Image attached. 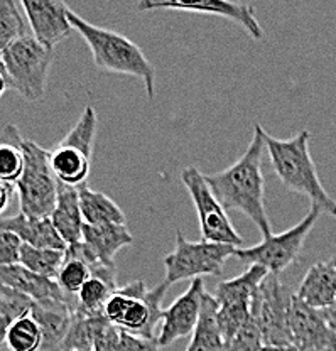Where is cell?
Listing matches in <instances>:
<instances>
[{"label": "cell", "mask_w": 336, "mask_h": 351, "mask_svg": "<svg viewBox=\"0 0 336 351\" xmlns=\"http://www.w3.org/2000/svg\"><path fill=\"white\" fill-rule=\"evenodd\" d=\"M264 132L261 123H255L254 135L243 156L225 171L206 174L204 179L226 211L235 210L245 215L265 239L272 235V226L265 211V184L262 174Z\"/></svg>", "instance_id": "6da1fadb"}, {"label": "cell", "mask_w": 336, "mask_h": 351, "mask_svg": "<svg viewBox=\"0 0 336 351\" xmlns=\"http://www.w3.org/2000/svg\"><path fill=\"white\" fill-rule=\"evenodd\" d=\"M309 130H301L291 138H276L264 132L265 149L269 152L274 173L284 188L311 199L323 213L336 218V201L326 193L317 176L316 166L309 152Z\"/></svg>", "instance_id": "7a4b0ae2"}, {"label": "cell", "mask_w": 336, "mask_h": 351, "mask_svg": "<svg viewBox=\"0 0 336 351\" xmlns=\"http://www.w3.org/2000/svg\"><path fill=\"white\" fill-rule=\"evenodd\" d=\"M68 16L73 29L78 31L80 36L88 44L95 66L100 71L117 73V75H127L142 80L149 100L154 98L156 68L137 44L119 32L90 24L71 9H69Z\"/></svg>", "instance_id": "3957f363"}, {"label": "cell", "mask_w": 336, "mask_h": 351, "mask_svg": "<svg viewBox=\"0 0 336 351\" xmlns=\"http://www.w3.org/2000/svg\"><path fill=\"white\" fill-rule=\"evenodd\" d=\"M171 285L164 280L154 289L145 287L144 280H134L119 287L108 299L104 316L115 328L130 335L154 338V328L163 317V302Z\"/></svg>", "instance_id": "277c9868"}, {"label": "cell", "mask_w": 336, "mask_h": 351, "mask_svg": "<svg viewBox=\"0 0 336 351\" xmlns=\"http://www.w3.org/2000/svg\"><path fill=\"white\" fill-rule=\"evenodd\" d=\"M24 171L16 184L21 213L49 218L56 204L58 179L51 169V152L32 141L23 142Z\"/></svg>", "instance_id": "5b68a950"}, {"label": "cell", "mask_w": 336, "mask_h": 351, "mask_svg": "<svg viewBox=\"0 0 336 351\" xmlns=\"http://www.w3.org/2000/svg\"><path fill=\"white\" fill-rule=\"evenodd\" d=\"M53 61L54 49L43 46L29 34L14 43L0 58L10 82V90L19 91L29 101L45 98Z\"/></svg>", "instance_id": "8992f818"}, {"label": "cell", "mask_w": 336, "mask_h": 351, "mask_svg": "<svg viewBox=\"0 0 336 351\" xmlns=\"http://www.w3.org/2000/svg\"><path fill=\"white\" fill-rule=\"evenodd\" d=\"M233 245L213 243V241H191L178 230L176 247L164 257L166 282L173 285L178 280H195L203 276H220L225 262L235 255Z\"/></svg>", "instance_id": "52a82bcc"}, {"label": "cell", "mask_w": 336, "mask_h": 351, "mask_svg": "<svg viewBox=\"0 0 336 351\" xmlns=\"http://www.w3.org/2000/svg\"><path fill=\"white\" fill-rule=\"evenodd\" d=\"M321 213L323 211L320 208L311 206L309 213L298 225H294L287 232L279 233V235L272 233L254 247L237 248L235 257L242 262L250 263V265L257 263V265L267 269L269 274L279 276L283 270H286L287 267L298 261L299 254L304 247V241L316 225Z\"/></svg>", "instance_id": "ba28073f"}, {"label": "cell", "mask_w": 336, "mask_h": 351, "mask_svg": "<svg viewBox=\"0 0 336 351\" xmlns=\"http://www.w3.org/2000/svg\"><path fill=\"white\" fill-rule=\"evenodd\" d=\"M181 182L188 189L189 196L195 203L200 219L202 240L242 248L243 239L239 235V232L226 215V210L208 186L204 174L200 173V169H196V167L188 166L182 169Z\"/></svg>", "instance_id": "9c48e42d"}, {"label": "cell", "mask_w": 336, "mask_h": 351, "mask_svg": "<svg viewBox=\"0 0 336 351\" xmlns=\"http://www.w3.org/2000/svg\"><path fill=\"white\" fill-rule=\"evenodd\" d=\"M292 295L280 284L279 276L269 274L252 299L250 316L262 332L264 346H292L289 309Z\"/></svg>", "instance_id": "30bf717a"}, {"label": "cell", "mask_w": 336, "mask_h": 351, "mask_svg": "<svg viewBox=\"0 0 336 351\" xmlns=\"http://www.w3.org/2000/svg\"><path fill=\"white\" fill-rule=\"evenodd\" d=\"M137 9L144 12L176 10V12L224 17V19L237 22L255 41H261L264 38V31L255 17V9L248 3L226 2V0H195V2L193 0H142L137 3Z\"/></svg>", "instance_id": "8fae6325"}, {"label": "cell", "mask_w": 336, "mask_h": 351, "mask_svg": "<svg viewBox=\"0 0 336 351\" xmlns=\"http://www.w3.org/2000/svg\"><path fill=\"white\" fill-rule=\"evenodd\" d=\"M292 346L298 351H336V329L324 311L314 309L292 295L289 309Z\"/></svg>", "instance_id": "7c38bea8"}, {"label": "cell", "mask_w": 336, "mask_h": 351, "mask_svg": "<svg viewBox=\"0 0 336 351\" xmlns=\"http://www.w3.org/2000/svg\"><path fill=\"white\" fill-rule=\"evenodd\" d=\"M21 7L31 25L32 38L49 49L75 31L69 22V7L61 0H23Z\"/></svg>", "instance_id": "4fadbf2b"}, {"label": "cell", "mask_w": 336, "mask_h": 351, "mask_svg": "<svg viewBox=\"0 0 336 351\" xmlns=\"http://www.w3.org/2000/svg\"><path fill=\"white\" fill-rule=\"evenodd\" d=\"M204 280L195 279L184 292L167 309H163V328L157 336L160 348L173 345L178 339L191 335L202 313V298L204 294Z\"/></svg>", "instance_id": "5bb4252c"}, {"label": "cell", "mask_w": 336, "mask_h": 351, "mask_svg": "<svg viewBox=\"0 0 336 351\" xmlns=\"http://www.w3.org/2000/svg\"><path fill=\"white\" fill-rule=\"evenodd\" d=\"M0 285L14 289L21 294L27 295L36 304H47V302L76 301V298H68L60 289L56 280L46 279L31 272L21 263L16 265H0Z\"/></svg>", "instance_id": "9a60e30c"}, {"label": "cell", "mask_w": 336, "mask_h": 351, "mask_svg": "<svg viewBox=\"0 0 336 351\" xmlns=\"http://www.w3.org/2000/svg\"><path fill=\"white\" fill-rule=\"evenodd\" d=\"M76 301L47 302L32 306L31 316L43 332L41 351H61L64 338L73 323Z\"/></svg>", "instance_id": "2e32d148"}, {"label": "cell", "mask_w": 336, "mask_h": 351, "mask_svg": "<svg viewBox=\"0 0 336 351\" xmlns=\"http://www.w3.org/2000/svg\"><path fill=\"white\" fill-rule=\"evenodd\" d=\"M51 221L56 228L58 235L63 239L64 243L75 245L83 240V221L82 206H80L78 188L67 186L58 181L56 204L51 213Z\"/></svg>", "instance_id": "e0dca14e"}, {"label": "cell", "mask_w": 336, "mask_h": 351, "mask_svg": "<svg viewBox=\"0 0 336 351\" xmlns=\"http://www.w3.org/2000/svg\"><path fill=\"white\" fill-rule=\"evenodd\" d=\"M0 230H7L19 237L25 245L36 248L64 252L68 245L58 235L51 218H29L19 213L16 217L0 218Z\"/></svg>", "instance_id": "ac0fdd59"}, {"label": "cell", "mask_w": 336, "mask_h": 351, "mask_svg": "<svg viewBox=\"0 0 336 351\" xmlns=\"http://www.w3.org/2000/svg\"><path fill=\"white\" fill-rule=\"evenodd\" d=\"M83 243L95 258L107 267H115L117 252L134 243L127 225H85Z\"/></svg>", "instance_id": "d6986e66"}, {"label": "cell", "mask_w": 336, "mask_h": 351, "mask_svg": "<svg viewBox=\"0 0 336 351\" xmlns=\"http://www.w3.org/2000/svg\"><path fill=\"white\" fill-rule=\"evenodd\" d=\"M296 298L314 309H328L336 299V269L328 262H317L309 267L299 284Z\"/></svg>", "instance_id": "ffe728a7"}, {"label": "cell", "mask_w": 336, "mask_h": 351, "mask_svg": "<svg viewBox=\"0 0 336 351\" xmlns=\"http://www.w3.org/2000/svg\"><path fill=\"white\" fill-rule=\"evenodd\" d=\"M218 304L215 298L208 292H204L202 298V313L196 323L193 338L189 341L186 351H230L224 332L218 326L217 319Z\"/></svg>", "instance_id": "44dd1931"}, {"label": "cell", "mask_w": 336, "mask_h": 351, "mask_svg": "<svg viewBox=\"0 0 336 351\" xmlns=\"http://www.w3.org/2000/svg\"><path fill=\"white\" fill-rule=\"evenodd\" d=\"M269 276V270L262 265H250L243 274L230 280H224L215 289V301L218 306L252 304L259 285Z\"/></svg>", "instance_id": "7402d4cb"}, {"label": "cell", "mask_w": 336, "mask_h": 351, "mask_svg": "<svg viewBox=\"0 0 336 351\" xmlns=\"http://www.w3.org/2000/svg\"><path fill=\"white\" fill-rule=\"evenodd\" d=\"M78 195L85 225H127L125 213L112 197L95 191L86 182L80 186Z\"/></svg>", "instance_id": "603a6c76"}, {"label": "cell", "mask_w": 336, "mask_h": 351, "mask_svg": "<svg viewBox=\"0 0 336 351\" xmlns=\"http://www.w3.org/2000/svg\"><path fill=\"white\" fill-rule=\"evenodd\" d=\"M91 157L69 145L60 144L51 151V169L60 182L73 188L85 184L90 174Z\"/></svg>", "instance_id": "cb8c5ba5"}, {"label": "cell", "mask_w": 336, "mask_h": 351, "mask_svg": "<svg viewBox=\"0 0 336 351\" xmlns=\"http://www.w3.org/2000/svg\"><path fill=\"white\" fill-rule=\"evenodd\" d=\"M23 142L16 125L0 127V182L14 188L24 171Z\"/></svg>", "instance_id": "d4e9b609"}, {"label": "cell", "mask_w": 336, "mask_h": 351, "mask_svg": "<svg viewBox=\"0 0 336 351\" xmlns=\"http://www.w3.org/2000/svg\"><path fill=\"white\" fill-rule=\"evenodd\" d=\"M105 316H82L73 314V323L64 338L61 351H91L100 332L108 326Z\"/></svg>", "instance_id": "484cf974"}, {"label": "cell", "mask_w": 336, "mask_h": 351, "mask_svg": "<svg viewBox=\"0 0 336 351\" xmlns=\"http://www.w3.org/2000/svg\"><path fill=\"white\" fill-rule=\"evenodd\" d=\"M34 301L14 289L0 285V350L5 345L7 332L16 321L29 316Z\"/></svg>", "instance_id": "4316f807"}, {"label": "cell", "mask_w": 336, "mask_h": 351, "mask_svg": "<svg viewBox=\"0 0 336 351\" xmlns=\"http://www.w3.org/2000/svg\"><path fill=\"white\" fill-rule=\"evenodd\" d=\"M19 263L31 272L46 279L56 280L61 267L64 263V252L49 250V248H36L31 245H23Z\"/></svg>", "instance_id": "83f0119b"}, {"label": "cell", "mask_w": 336, "mask_h": 351, "mask_svg": "<svg viewBox=\"0 0 336 351\" xmlns=\"http://www.w3.org/2000/svg\"><path fill=\"white\" fill-rule=\"evenodd\" d=\"M117 289L105 282L100 277L91 276L82 287L80 294L76 295L75 314L82 316H104L105 306H107L110 295Z\"/></svg>", "instance_id": "f1b7e54d"}, {"label": "cell", "mask_w": 336, "mask_h": 351, "mask_svg": "<svg viewBox=\"0 0 336 351\" xmlns=\"http://www.w3.org/2000/svg\"><path fill=\"white\" fill-rule=\"evenodd\" d=\"M19 9L21 2L0 0V58L14 43L27 36L23 12Z\"/></svg>", "instance_id": "f546056e"}, {"label": "cell", "mask_w": 336, "mask_h": 351, "mask_svg": "<svg viewBox=\"0 0 336 351\" xmlns=\"http://www.w3.org/2000/svg\"><path fill=\"white\" fill-rule=\"evenodd\" d=\"M5 346L10 351H41L43 332L31 314L10 326L5 338Z\"/></svg>", "instance_id": "4dcf8cb0"}, {"label": "cell", "mask_w": 336, "mask_h": 351, "mask_svg": "<svg viewBox=\"0 0 336 351\" xmlns=\"http://www.w3.org/2000/svg\"><path fill=\"white\" fill-rule=\"evenodd\" d=\"M98 129V119L95 113L93 107H86L83 110L82 117L76 122V125L68 132L67 137L61 141L63 145H69L78 151H82L85 156L91 157L93 154V144H95V135H97Z\"/></svg>", "instance_id": "1f68e13d"}, {"label": "cell", "mask_w": 336, "mask_h": 351, "mask_svg": "<svg viewBox=\"0 0 336 351\" xmlns=\"http://www.w3.org/2000/svg\"><path fill=\"white\" fill-rule=\"evenodd\" d=\"M90 277L91 270L85 262L80 261V258L64 257V263L58 274L56 282L68 298H76Z\"/></svg>", "instance_id": "d6a6232c"}, {"label": "cell", "mask_w": 336, "mask_h": 351, "mask_svg": "<svg viewBox=\"0 0 336 351\" xmlns=\"http://www.w3.org/2000/svg\"><path fill=\"white\" fill-rule=\"evenodd\" d=\"M262 348H264L262 332L254 317L250 316V319L243 324L230 343V351H262Z\"/></svg>", "instance_id": "836d02e7"}, {"label": "cell", "mask_w": 336, "mask_h": 351, "mask_svg": "<svg viewBox=\"0 0 336 351\" xmlns=\"http://www.w3.org/2000/svg\"><path fill=\"white\" fill-rule=\"evenodd\" d=\"M23 241L19 237L7 230H0V265H16L19 263Z\"/></svg>", "instance_id": "e575fe53"}, {"label": "cell", "mask_w": 336, "mask_h": 351, "mask_svg": "<svg viewBox=\"0 0 336 351\" xmlns=\"http://www.w3.org/2000/svg\"><path fill=\"white\" fill-rule=\"evenodd\" d=\"M117 351H159L157 339H147L120 329Z\"/></svg>", "instance_id": "d590c367"}, {"label": "cell", "mask_w": 336, "mask_h": 351, "mask_svg": "<svg viewBox=\"0 0 336 351\" xmlns=\"http://www.w3.org/2000/svg\"><path fill=\"white\" fill-rule=\"evenodd\" d=\"M119 336L120 329L113 326V324H108V326L100 332V336H98L97 341H95L93 350L91 351H117Z\"/></svg>", "instance_id": "8d00e7d4"}, {"label": "cell", "mask_w": 336, "mask_h": 351, "mask_svg": "<svg viewBox=\"0 0 336 351\" xmlns=\"http://www.w3.org/2000/svg\"><path fill=\"white\" fill-rule=\"evenodd\" d=\"M14 191H16V188H14V186L0 182V215H2L7 208H9L10 199H12V196H14Z\"/></svg>", "instance_id": "74e56055"}, {"label": "cell", "mask_w": 336, "mask_h": 351, "mask_svg": "<svg viewBox=\"0 0 336 351\" xmlns=\"http://www.w3.org/2000/svg\"><path fill=\"white\" fill-rule=\"evenodd\" d=\"M7 90H10V82L9 78H7L5 69H3L2 63H0V97H2Z\"/></svg>", "instance_id": "f35d334b"}, {"label": "cell", "mask_w": 336, "mask_h": 351, "mask_svg": "<svg viewBox=\"0 0 336 351\" xmlns=\"http://www.w3.org/2000/svg\"><path fill=\"white\" fill-rule=\"evenodd\" d=\"M324 316H326L328 323L331 324V328L336 329V299L333 304L328 307V309H324Z\"/></svg>", "instance_id": "ab89813d"}, {"label": "cell", "mask_w": 336, "mask_h": 351, "mask_svg": "<svg viewBox=\"0 0 336 351\" xmlns=\"http://www.w3.org/2000/svg\"><path fill=\"white\" fill-rule=\"evenodd\" d=\"M262 351H298L294 346H264Z\"/></svg>", "instance_id": "60d3db41"}, {"label": "cell", "mask_w": 336, "mask_h": 351, "mask_svg": "<svg viewBox=\"0 0 336 351\" xmlns=\"http://www.w3.org/2000/svg\"><path fill=\"white\" fill-rule=\"evenodd\" d=\"M328 263H330V265H333L335 269H336V255H335V257H331L330 261H328Z\"/></svg>", "instance_id": "b9f144b4"}]
</instances>
